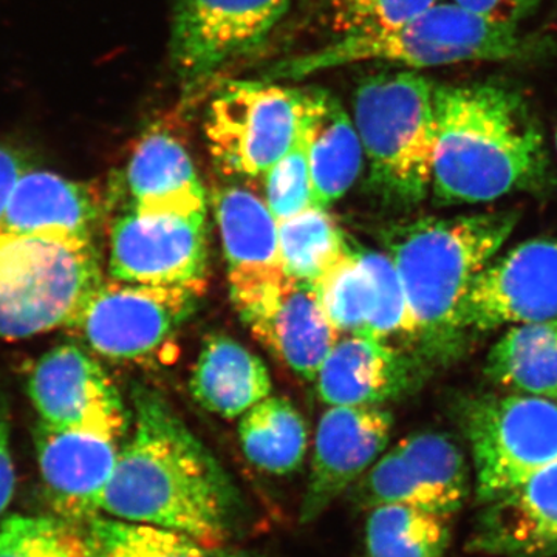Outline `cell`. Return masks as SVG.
Returning a JSON list of instances; mask_svg holds the SVG:
<instances>
[{
  "label": "cell",
  "mask_w": 557,
  "mask_h": 557,
  "mask_svg": "<svg viewBox=\"0 0 557 557\" xmlns=\"http://www.w3.org/2000/svg\"><path fill=\"white\" fill-rule=\"evenodd\" d=\"M135 424L101 498L110 519L223 545L240 516L225 469L156 392H134Z\"/></svg>",
  "instance_id": "cell-1"
},
{
  "label": "cell",
  "mask_w": 557,
  "mask_h": 557,
  "mask_svg": "<svg viewBox=\"0 0 557 557\" xmlns=\"http://www.w3.org/2000/svg\"><path fill=\"white\" fill-rule=\"evenodd\" d=\"M432 193L442 205L490 203L545 185L544 134L525 98L494 83L435 87Z\"/></svg>",
  "instance_id": "cell-2"
},
{
  "label": "cell",
  "mask_w": 557,
  "mask_h": 557,
  "mask_svg": "<svg viewBox=\"0 0 557 557\" xmlns=\"http://www.w3.org/2000/svg\"><path fill=\"white\" fill-rule=\"evenodd\" d=\"M512 211L420 218L384 233L417 329V347L431 359L457 354L467 336L463 309L472 284L518 225Z\"/></svg>",
  "instance_id": "cell-3"
},
{
  "label": "cell",
  "mask_w": 557,
  "mask_h": 557,
  "mask_svg": "<svg viewBox=\"0 0 557 557\" xmlns=\"http://www.w3.org/2000/svg\"><path fill=\"white\" fill-rule=\"evenodd\" d=\"M531 50L516 25L486 20L454 2L435 3L391 30L336 38L310 53L278 61L260 79L288 83L366 61L426 69L467 61L520 60Z\"/></svg>",
  "instance_id": "cell-4"
},
{
  "label": "cell",
  "mask_w": 557,
  "mask_h": 557,
  "mask_svg": "<svg viewBox=\"0 0 557 557\" xmlns=\"http://www.w3.org/2000/svg\"><path fill=\"white\" fill-rule=\"evenodd\" d=\"M102 282L95 242L0 230V338L72 327Z\"/></svg>",
  "instance_id": "cell-5"
},
{
  "label": "cell",
  "mask_w": 557,
  "mask_h": 557,
  "mask_svg": "<svg viewBox=\"0 0 557 557\" xmlns=\"http://www.w3.org/2000/svg\"><path fill=\"white\" fill-rule=\"evenodd\" d=\"M354 121L372 188L392 203H420L432 186L437 119L435 86L416 72L359 81Z\"/></svg>",
  "instance_id": "cell-6"
},
{
  "label": "cell",
  "mask_w": 557,
  "mask_h": 557,
  "mask_svg": "<svg viewBox=\"0 0 557 557\" xmlns=\"http://www.w3.org/2000/svg\"><path fill=\"white\" fill-rule=\"evenodd\" d=\"M307 89L269 81H230L214 95L205 115L209 153L220 171L258 178L298 138Z\"/></svg>",
  "instance_id": "cell-7"
},
{
  "label": "cell",
  "mask_w": 557,
  "mask_h": 557,
  "mask_svg": "<svg viewBox=\"0 0 557 557\" xmlns=\"http://www.w3.org/2000/svg\"><path fill=\"white\" fill-rule=\"evenodd\" d=\"M461 426L471 446L480 504L557 460V401L507 395L469 399Z\"/></svg>",
  "instance_id": "cell-8"
},
{
  "label": "cell",
  "mask_w": 557,
  "mask_h": 557,
  "mask_svg": "<svg viewBox=\"0 0 557 557\" xmlns=\"http://www.w3.org/2000/svg\"><path fill=\"white\" fill-rule=\"evenodd\" d=\"M292 0H174L171 64L183 97L262 46Z\"/></svg>",
  "instance_id": "cell-9"
},
{
  "label": "cell",
  "mask_w": 557,
  "mask_h": 557,
  "mask_svg": "<svg viewBox=\"0 0 557 557\" xmlns=\"http://www.w3.org/2000/svg\"><path fill=\"white\" fill-rule=\"evenodd\" d=\"M203 289L104 281L72 327L95 354L110 361H145L193 317Z\"/></svg>",
  "instance_id": "cell-10"
},
{
  "label": "cell",
  "mask_w": 557,
  "mask_h": 557,
  "mask_svg": "<svg viewBox=\"0 0 557 557\" xmlns=\"http://www.w3.org/2000/svg\"><path fill=\"white\" fill-rule=\"evenodd\" d=\"M463 453L449 435L417 432L398 442L372 465L354 491L362 507L406 505L450 518L469 496Z\"/></svg>",
  "instance_id": "cell-11"
},
{
  "label": "cell",
  "mask_w": 557,
  "mask_h": 557,
  "mask_svg": "<svg viewBox=\"0 0 557 557\" xmlns=\"http://www.w3.org/2000/svg\"><path fill=\"white\" fill-rule=\"evenodd\" d=\"M313 288L339 336L362 333L417 347L416 322L387 252L350 248Z\"/></svg>",
  "instance_id": "cell-12"
},
{
  "label": "cell",
  "mask_w": 557,
  "mask_h": 557,
  "mask_svg": "<svg viewBox=\"0 0 557 557\" xmlns=\"http://www.w3.org/2000/svg\"><path fill=\"white\" fill-rule=\"evenodd\" d=\"M109 273L143 285L205 288L207 214H139L126 211L110 230Z\"/></svg>",
  "instance_id": "cell-13"
},
{
  "label": "cell",
  "mask_w": 557,
  "mask_h": 557,
  "mask_svg": "<svg viewBox=\"0 0 557 557\" xmlns=\"http://www.w3.org/2000/svg\"><path fill=\"white\" fill-rule=\"evenodd\" d=\"M230 292L252 335L300 379L317 380L339 333L325 317L314 288L282 273Z\"/></svg>",
  "instance_id": "cell-14"
},
{
  "label": "cell",
  "mask_w": 557,
  "mask_h": 557,
  "mask_svg": "<svg viewBox=\"0 0 557 557\" xmlns=\"http://www.w3.org/2000/svg\"><path fill=\"white\" fill-rule=\"evenodd\" d=\"M557 319V240L539 237L491 260L469 292L465 332Z\"/></svg>",
  "instance_id": "cell-15"
},
{
  "label": "cell",
  "mask_w": 557,
  "mask_h": 557,
  "mask_svg": "<svg viewBox=\"0 0 557 557\" xmlns=\"http://www.w3.org/2000/svg\"><path fill=\"white\" fill-rule=\"evenodd\" d=\"M28 395L39 420L54 428L90 429L123 438L129 413L119 388L89 351L61 344L36 362Z\"/></svg>",
  "instance_id": "cell-16"
},
{
  "label": "cell",
  "mask_w": 557,
  "mask_h": 557,
  "mask_svg": "<svg viewBox=\"0 0 557 557\" xmlns=\"http://www.w3.org/2000/svg\"><path fill=\"white\" fill-rule=\"evenodd\" d=\"M394 417L380 406H330L319 420L300 523H310L386 450Z\"/></svg>",
  "instance_id": "cell-17"
},
{
  "label": "cell",
  "mask_w": 557,
  "mask_h": 557,
  "mask_svg": "<svg viewBox=\"0 0 557 557\" xmlns=\"http://www.w3.org/2000/svg\"><path fill=\"white\" fill-rule=\"evenodd\" d=\"M35 442L40 479L54 511L67 522L98 518L123 438L90 429L54 428L39 420Z\"/></svg>",
  "instance_id": "cell-18"
},
{
  "label": "cell",
  "mask_w": 557,
  "mask_h": 557,
  "mask_svg": "<svg viewBox=\"0 0 557 557\" xmlns=\"http://www.w3.org/2000/svg\"><path fill=\"white\" fill-rule=\"evenodd\" d=\"M469 552L557 557V460L483 504Z\"/></svg>",
  "instance_id": "cell-19"
},
{
  "label": "cell",
  "mask_w": 557,
  "mask_h": 557,
  "mask_svg": "<svg viewBox=\"0 0 557 557\" xmlns=\"http://www.w3.org/2000/svg\"><path fill=\"white\" fill-rule=\"evenodd\" d=\"M319 398L329 406H381L405 394L412 362L405 348L370 335H341L318 370Z\"/></svg>",
  "instance_id": "cell-20"
},
{
  "label": "cell",
  "mask_w": 557,
  "mask_h": 557,
  "mask_svg": "<svg viewBox=\"0 0 557 557\" xmlns=\"http://www.w3.org/2000/svg\"><path fill=\"white\" fill-rule=\"evenodd\" d=\"M127 211L139 214H207L208 196L188 150L177 138L152 132L138 143L124 170Z\"/></svg>",
  "instance_id": "cell-21"
},
{
  "label": "cell",
  "mask_w": 557,
  "mask_h": 557,
  "mask_svg": "<svg viewBox=\"0 0 557 557\" xmlns=\"http://www.w3.org/2000/svg\"><path fill=\"white\" fill-rule=\"evenodd\" d=\"M102 212L100 194L91 186L30 168L11 194L0 230L11 233L54 231L95 242Z\"/></svg>",
  "instance_id": "cell-22"
},
{
  "label": "cell",
  "mask_w": 557,
  "mask_h": 557,
  "mask_svg": "<svg viewBox=\"0 0 557 557\" xmlns=\"http://www.w3.org/2000/svg\"><path fill=\"white\" fill-rule=\"evenodd\" d=\"M313 207L327 209L355 185L364 150L355 121L327 90L307 89L304 116Z\"/></svg>",
  "instance_id": "cell-23"
},
{
  "label": "cell",
  "mask_w": 557,
  "mask_h": 557,
  "mask_svg": "<svg viewBox=\"0 0 557 557\" xmlns=\"http://www.w3.org/2000/svg\"><path fill=\"white\" fill-rule=\"evenodd\" d=\"M212 205L228 265L230 288L285 273L278 251V222L263 197L233 185L220 188Z\"/></svg>",
  "instance_id": "cell-24"
},
{
  "label": "cell",
  "mask_w": 557,
  "mask_h": 557,
  "mask_svg": "<svg viewBox=\"0 0 557 557\" xmlns=\"http://www.w3.org/2000/svg\"><path fill=\"white\" fill-rule=\"evenodd\" d=\"M190 394L215 416L236 418L271 395L265 362L239 341L208 336L189 381Z\"/></svg>",
  "instance_id": "cell-25"
},
{
  "label": "cell",
  "mask_w": 557,
  "mask_h": 557,
  "mask_svg": "<svg viewBox=\"0 0 557 557\" xmlns=\"http://www.w3.org/2000/svg\"><path fill=\"white\" fill-rule=\"evenodd\" d=\"M485 373L519 395L557 401V319L509 329L487 354Z\"/></svg>",
  "instance_id": "cell-26"
},
{
  "label": "cell",
  "mask_w": 557,
  "mask_h": 557,
  "mask_svg": "<svg viewBox=\"0 0 557 557\" xmlns=\"http://www.w3.org/2000/svg\"><path fill=\"white\" fill-rule=\"evenodd\" d=\"M239 440L249 463L269 474L288 475L306 458L309 431L292 401L267 397L240 417Z\"/></svg>",
  "instance_id": "cell-27"
},
{
  "label": "cell",
  "mask_w": 557,
  "mask_h": 557,
  "mask_svg": "<svg viewBox=\"0 0 557 557\" xmlns=\"http://www.w3.org/2000/svg\"><path fill=\"white\" fill-rule=\"evenodd\" d=\"M448 520L406 505L370 508L366 523L369 557H446Z\"/></svg>",
  "instance_id": "cell-28"
},
{
  "label": "cell",
  "mask_w": 557,
  "mask_h": 557,
  "mask_svg": "<svg viewBox=\"0 0 557 557\" xmlns=\"http://www.w3.org/2000/svg\"><path fill=\"white\" fill-rule=\"evenodd\" d=\"M348 249L346 234L327 209L311 207L278 222L282 269L289 277L311 287Z\"/></svg>",
  "instance_id": "cell-29"
},
{
  "label": "cell",
  "mask_w": 557,
  "mask_h": 557,
  "mask_svg": "<svg viewBox=\"0 0 557 557\" xmlns=\"http://www.w3.org/2000/svg\"><path fill=\"white\" fill-rule=\"evenodd\" d=\"M89 542L100 557H259L245 549L208 545L178 531L100 516L89 522Z\"/></svg>",
  "instance_id": "cell-30"
},
{
  "label": "cell",
  "mask_w": 557,
  "mask_h": 557,
  "mask_svg": "<svg viewBox=\"0 0 557 557\" xmlns=\"http://www.w3.org/2000/svg\"><path fill=\"white\" fill-rule=\"evenodd\" d=\"M89 539H83L67 520L40 516H7L0 523V557H91Z\"/></svg>",
  "instance_id": "cell-31"
},
{
  "label": "cell",
  "mask_w": 557,
  "mask_h": 557,
  "mask_svg": "<svg viewBox=\"0 0 557 557\" xmlns=\"http://www.w3.org/2000/svg\"><path fill=\"white\" fill-rule=\"evenodd\" d=\"M437 0H319L336 38L391 30L431 9Z\"/></svg>",
  "instance_id": "cell-32"
},
{
  "label": "cell",
  "mask_w": 557,
  "mask_h": 557,
  "mask_svg": "<svg viewBox=\"0 0 557 557\" xmlns=\"http://www.w3.org/2000/svg\"><path fill=\"white\" fill-rule=\"evenodd\" d=\"M306 116V115H304ZM265 199L277 222L295 218L313 207L309 156H307L304 121L298 138L288 152L263 175Z\"/></svg>",
  "instance_id": "cell-33"
},
{
  "label": "cell",
  "mask_w": 557,
  "mask_h": 557,
  "mask_svg": "<svg viewBox=\"0 0 557 557\" xmlns=\"http://www.w3.org/2000/svg\"><path fill=\"white\" fill-rule=\"evenodd\" d=\"M16 472L10 448V406L5 395L0 394V523L14 497Z\"/></svg>",
  "instance_id": "cell-34"
},
{
  "label": "cell",
  "mask_w": 557,
  "mask_h": 557,
  "mask_svg": "<svg viewBox=\"0 0 557 557\" xmlns=\"http://www.w3.org/2000/svg\"><path fill=\"white\" fill-rule=\"evenodd\" d=\"M539 0H454L457 5L498 24L516 25Z\"/></svg>",
  "instance_id": "cell-35"
},
{
  "label": "cell",
  "mask_w": 557,
  "mask_h": 557,
  "mask_svg": "<svg viewBox=\"0 0 557 557\" xmlns=\"http://www.w3.org/2000/svg\"><path fill=\"white\" fill-rule=\"evenodd\" d=\"M30 168V161L21 150L0 143V220L5 214L17 182Z\"/></svg>",
  "instance_id": "cell-36"
},
{
  "label": "cell",
  "mask_w": 557,
  "mask_h": 557,
  "mask_svg": "<svg viewBox=\"0 0 557 557\" xmlns=\"http://www.w3.org/2000/svg\"><path fill=\"white\" fill-rule=\"evenodd\" d=\"M91 549H94V548H91ZM91 557H100V556H98L97 553H95V549H94V556H91Z\"/></svg>",
  "instance_id": "cell-37"
},
{
  "label": "cell",
  "mask_w": 557,
  "mask_h": 557,
  "mask_svg": "<svg viewBox=\"0 0 557 557\" xmlns=\"http://www.w3.org/2000/svg\"><path fill=\"white\" fill-rule=\"evenodd\" d=\"M556 143H557V135H556Z\"/></svg>",
  "instance_id": "cell-38"
}]
</instances>
